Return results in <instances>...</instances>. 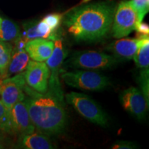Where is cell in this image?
Wrapping results in <instances>:
<instances>
[{"mask_svg":"<svg viewBox=\"0 0 149 149\" xmlns=\"http://www.w3.org/2000/svg\"><path fill=\"white\" fill-rule=\"evenodd\" d=\"M120 101L124 109L130 114L138 120H144L148 103L140 90L132 86L123 91L120 95Z\"/></svg>","mask_w":149,"mask_h":149,"instance_id":"9c48e42d","label":"cell"},{"mask_svg":"<svg viewBox=\"0 0 149 149\" xmlns=\"http://www.w3.org/2000/svg\"><path fill=\"white\" fill-rule=\"evenodd\" d=\"M129 1L137 13L138 22H143L149 10V0H130Z\"/></svg>","mask_w":149,"mask_h":149,"instance_id":"d6986e66","label":"cell"},{"mask_svg":"<svg viewBox=\"0 0 149 149\" xmlns=\"http://www.w3.org/2000/svg\"><path fill=\"white\" fill-rule=\"evenodd\" d=\"M116 5L113 1H96L72 9L63 23L69 34L79 42L103 40L111 29Z\"/></svg>","mask_w":149,"mask_h":149,"instance_id":"6da1fadb","label":"cell"},{"mask_svg":"<svg viewBox=\"0 0 149 149\" xmlns=\"http://www.w3.org/2000/svg\"><path fill=\"white\" fill-rule=\"evenodd\" d=\"M12 133L22 136L32 133L35 130L30 117L25 101L17 102L9 111Z\"/></svg>","mask_w":149,"mask_h":149,"instance_id":"8fae6325","label":"cell"},{"mask_svg":"<svg viewBox=\"0 0 149 149\" xmlns=\"http://www.w3.org/2000/svg\"><path fill=\"white\" fill-rule=\"evenodd\" d=\"M133 59H134L136 66L140 69L148 68L149 37L142 39Z\"/></svg>","mask_w":149,"mask_h":149,"instance_id":"e0dca14e","label":"cell"},{"mask_svg":"<svg viewBox=\"0 0 149 149\" xmlns=\"http://www.w3.org/2000/svg\"><path fill=\"white\" fill-rule=\"evenodd\" d=\"M142 39L122 38L111 43L106 47L120 61L133 59Z\"/></svg>","mask_w":149,"mask_h":149,"instance_id":"7c38bea8","label":"cell"},{"mask_svg":"<svg viewBox=\"0 0 149 149\" xmlns=\"http://www.w3.org/2000/svg\"><path fill=\"white\" fill-rule=\"evenodd\" d=\"M120 61L113 55L95 51H83L74 53L64 63L67 66L90 70L111 68Z\"/></svg>","mask_w":149,"mask_h":149,"instance_id":"277c9868","label":"cell"},{"mask_svg":"<svg viewBox=\"0 0 149 149\" xmlns=\"http://www.w3.org/2000/svg\"><path fill=\"white\" fill-rule=\"evenodd\" d=\"M137 148L135 143L130 141H117L112 146L113 149H133Z\"/></svg>","mask_w":149,"mask_h":149,"instance_id":"cb8c5ba5","label":"cell"},{"mask_svg":"<svg viewBox=\"0 0 149 149\" xmlns=\"http://www.w3.org/2000/svg\"><path fill=\"white\" fill-rule=\"evenodd\" d=\"M135 31L137 32V38L144 39L149 37V26L143 22H137Z\"/></svg>","mask_w":149,"mask_h":149,"instance_id":"603a6c76","label":"cell"},{"mask_svg":"<svg viewBox=\"0 0 149 149\" xmlns=\"http://www.w3.org/2000/svg\"><path fill=\"white\" fill-rule=\"evenodd\" d=\"M55 42L43 38L31 40L26 43L24 49L33 60L46 61L53 53Z\"/></svg>","mask_w":149,"mask_h":149,"instance_id":"4fadbf2b","label":"cell"},{"mask_svg":"<svg viewBox=\"0 0 149 149\" xmlns=\"http://www.w3.org/2000/svg\"><path fill=\"white\" fill-rule=\"evenodd\" d=\"M63 15L59 13L48 14L43 19L44 22L49 26L53 31H57L62 21Z\"/></svg>","mask_w":149,"mask_h":149,"instance_id":"7402d4cb","label":"cell"},{"mask_svg":"<svg viewBox=\"0 0 149 149\" xmlns=\"http://www.w3.org/2000/svg\"><path fill=\"white\" fill-rule=\"evenodd\" d=\"M148 68H144V69H141L140 75H139V86H140L141 91L143 93L144 96L146 98V102L148 103V99H149V79H148Z\"/></svg>","mask_w":149,"mask_h":149,"instance_id":"44dd1931","label":"cell"},{"mask_svg":"<svg viewBox=\"0 0 149 149\" xmlns=\"http://www.w3.org/2000/svg\"><path fill=\"white\" fill-rule=\"evenodd\" d=\"M13 52V46L7 42L0 41V76L6 77L7 70Z\"/></svg>","mask_w":149,"mask_h":149,"instance_id":"ac0fdd59","label":"cell"},{"mask_svg":"<svg viewBox=\"0 0 149 149\" xmlns=\"http://www.w3.org/2000/svg\"><path fill=\"white\" fill-rule=\"evenodd\" d=\"M26 85L24 72L0 79V100L8 111L17 102L24 100Z\"/></svg>","mask_w":149,"mask_h":149,"instance_id":"52a82bcc","label":"cell"},{"mask_svg":"<svg viewBox=\"0 0 149 149\" xmlns=\"http://www.w3.org/2000/svg\"><path fill=\"white\" fill-rule=\"evenodd\" d=\"M0 131L12 133L10 121V113L0 100Z\"/></svg>","mask_w":149,"mask_h":149,"instance_id":"ffe728a7","label":"cell"},{"mask_svg":"<svg viewBox=\"0 0 149 149\" xmlns=\"http://www.w3.org/2000/svg\"><path fill=\"white\" fill-rule=\"evenodd\" d=\"M54 42L55 45L53 53L46 61V64L51 72L48 88L57 93H63L59 76L61 71V67L64 65V59L68 55V52L61 39L58 38Z\"/></svg>","mask_w":149,"mask_h":149,"instance_id":"ba28073f","label":"cell"},{"mask_svg":"<svg viewBox=\"0 0 149 149\" xmlns=\"http://www.w3.org/2000/svg\"><path fill=\"white\" fill-rule=\"evenodd\" d=\"M19 147L26 149H53L56 147L48 135L35 130L32 133L20 136Z\"/></svg>","mask_w":149,"mask_h":149,"instance_id":"5bb4252c","label":"cell"},{"mask_svg":"<svg viewBox=\"0 0 149 149\" xmlns=\"http://www.w3.org/2000/svg\"><path fill=\"white\" fill-rule=\"evenodd\" d=\"M49 68L44 61H29L24 72L26 83L33 90L45 93L48 90L49 81Z\"/></svg>","mask_w":149,"mask_h":149,"instance_id":"30bf717a","label":"cell"},{"mask_svg":"<svg viewBox=\"0 0 149 149\" xmlns=\"http://www.w3.org/2000/svg\"><path fill=\"white\" fill-rule=\"evenodd\" d=\"M29 61L30 57L24 48L15 47L14 51L13 50L6 77H10L11 74H17L24 71Z\"/></svg>","mask_w":149,"mask_h":149,"instance_id":"9a60e30c","label":"cell"},{"mask_svg":"<svg viewBox=\"0 0 149 149\" xmlns=\"http://www.w3.org/2000/svg\"><path fill=\"white\" fill-rule=\"evenodd\" d=\"M1 19H2V18H1V17H0V25H1Z\"/></svg>","mask_w":149,"mask_h":149,"instance_id":"484cf974","label":"cell"},{"mask_svg":"<svg viewBox=\"0 0 149 149\" xmlns=\"http://www.w3.org/2000/svg\"><path fill=\"white\" fill-rule=\"evenodd\" d=\"M24 99L35 130L48 136L62 133L66 129L68 117L64 108V96L47 90L45 93L37 92L25 86Z\"/></svg>","mask_w":149,"mask_h":149,"instance_id":"7a4b0ae2","label":"cell"},{"mask_svg":"<svg viewBox=\"0 0 149 149\" xmlns=\"http://www.w3.org/2000/svg\"><path fill=\"white\" fill-rule=\"evenodd\" d=\"M66 101L71 105L84 118L102 127L109 124V119L104 112L93 99L84 93L71 92L65 96Z\"/></svg>","mask_w":149,"mask_h":149,"instance_id":"3957f363","label":"cell"},{"mask_svg":"<svg viewBox=\"0 0 149 149\" xmlns=\"http://www.w3.org/2000/svg\"><path fill=\"white\" fill-rule=\"evenodd\" d=\"M6 140L5 137L0 134V148H4L6 146Z\"/></svg>","mask_w":149,"mask_h":149,"instance_id":"d4e9b609","label":"cell"},{"mask_svg":"<svg viewBox=\"0 0 149 149\" xmlns=\"http://www.w3.org/2000/svg\"><path fill=\"white\" fill-rule=\"evenodd\" d=\"M61 78L69 86L84 91H103L111 84L107 76L90 70H76L63 72Z\"/></svg>","mask_w":149,"mask_h":149,"instance_id":"5b68a950","label":"cell"},{"mask_svg":"<svg viewBox=\"0 0 149 149\" xmlns=\"http://www.w3.org/2000/svg\"><path fill=\"white\" fill-rule=\"evenodd\" d=\"M138 22L137 15L129 1H122L115 7L111 26L112 35L114 38L125 37L135 31Z\"/></svg>","mask_w":149,"mask_h":149,"instance_id":"8992f818","label":"cell"},{"mask_svg":"<svg viewBox=\"0 0 149 149\" xmlns=\"http://www.w3.org/2000/svg\"><path fill=\"white\" fill-rule=\"evenodd\" d=\"M21 37L19 26L8 19H1L0 25V41L15 42Z\"/></svg>","mask_w":149,"mask_h":149,"instance_id":"2e32d148","label":"cell"}]
</instances>
